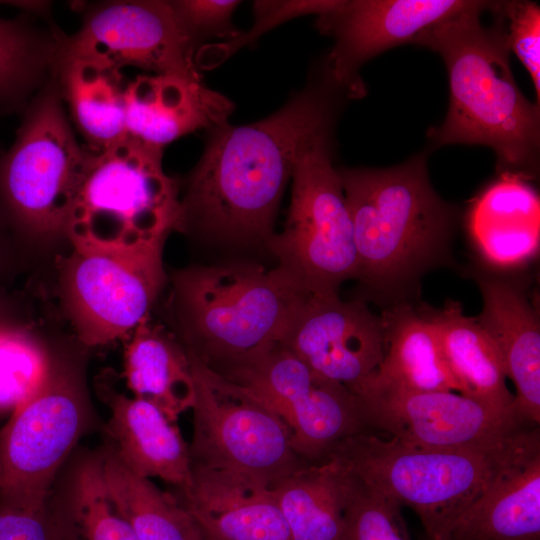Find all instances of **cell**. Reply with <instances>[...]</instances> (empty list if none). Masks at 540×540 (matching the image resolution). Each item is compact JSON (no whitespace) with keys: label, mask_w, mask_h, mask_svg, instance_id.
I'll list each match as a JSON object with an SVG mask.
<instances>
[{"label":"cell","mask_w":540,"mask_h":540,"mask_svg":"<svg viewBox=\"0 0 540 540\" xmlns=\"http://www.w3.org/2000/svg\"><path fill=\"white\" fill-rule=\"evenodd\" d=\"M102 398L110 410L106 425L108 448L131 472L159 478L186 493L192 487L188 445L177 422L154 404L104 386Z\"/></svg>","instance_id":"obj_19"},{"label":"cell","mask_w":540,"mask_h":540,"mask_svg":"<svg viewBox=\"0 0 540 540\" xmlns=\"http://www.w3.org/2000/svg\"><path fill=\"white\" fill-rule=\"evenodd\" d=\"M537 427L497 444L454 449L420 447L364 431L337 443L326 459L411 508L429 540H448L460 515Z\"/></svg>","instance_id":"obj_3"},{"label":"cell","mask_w":540,"mask_h":540,"mask_svg":"<svg viewBox=\"0 0 540 540\" xmlns=\"http://www.w3.org/2000/svg\"><path fill=\"white\" fill-rule=\"evenodd\" d=\"M340 469L344 511L339 540H412L398 502Z\"/></svg>","instance_id":"obj_31"},{"label":"cell","mask_w":540,"mask_h":540,"mask_svg":"<svg viewBox=\"0 0 540 540\" xmlns=\"http://www.w3.org/2000/svg\"><path fill=\"white\" fill-rule=\"evenodd\" d=\"M483 309L477 321L494 342L515 386L514 409L526 423L540 422V327L536 310L512 283L479 276Z\"/></svg>","instance_id":"obj_21"},{"label":"cell","mask_w":540,"mask_h":540,"mask_svg":"<svg viewBox=\"0 0 540 540\" xmlns=\"http://www.w3.org/2000/svg\"><path fill=\"white\" fill-rule=\"evenodd\" d=\"M194 377L191 467L226 470L272 487L307 464L286 425L186 349Z\"/></svg>","instance_id":"obj_10"},{"label":"cell","mask_w":540,"mask_h":540,"mask_svg":"<svg viewBox=\"0 0 540 540\" xmlns=\"http://www.w3.org/2000/svg\"><path fill=\"white\" fill-rule=\"evenodd\" d=\"M0 540H67L51 499L39 510L13 509L0 505Z\"/></svg>","instance_id":"obj_36"},{"label":"cell","mask_w":540,"mask_h":540,"mask_svg":"<svg viewBox=\"0 0 540 540\" xmlns=\"http://www.w3.org/2000/svg\"><path fill=\"white\" fill-rule=\"evenodd\" d=\"M4 326H7V324L0 321V329Z\"/></svg>","instance_id":"obj_37"},{"label":"cell","mask_w":540,"mask_h":540,"mask_svg":"<svg viewBox=\"0 0 540 540\" xmlns=\"http://www.w3.org/2000/svg\"><path fill=\"white\" fill-rule=\"evenodd\" d=\"M509 21L508 33H504L509 51H513L529 72L540 100V8L529 1L498 3Z\"/></svg>","instance_id":"obj_34"},{"label":"cell","mask_w":540,"mask_h":540,"mask_svg":"<svg viewBox=\"0 0 540 540\" xmlns=\"http://www.w3.org/2000/svg\"><path fill=\"white\" fill-rule=\"evenodd\" d=\"M339 174L353 224L357 278L391 288L439 256L452 214L429 182L424 156L392 168Z\"/></svg>","instance_id":"obj_4"},{"label":"cell","mask_w":540,"mask_h":540,"mask_svg":"<svg viewBox=\"0 0 540 540\" xmlns=\"http://www.w3.org/2000/svg\"><path fill=\"white\" fill-rule=\"evenodd\" d=\"M421 315L436 333L459 393L517 415L501 356L476 317L466 316L461 304L451 300L442 309H426Z\"/></svg>","instance_id":"obj_23"},{"label":"cell","mask_w":540,"mask_h":540,"mask_svg":"<svg viewBox=\"0 0 540 540\" xmlns=\"http://www.w3.org/2000/svg\"><path fill=\"white\" fill-rule=\"evenodd\" d=\"M343 3L341 0L256 1L253 5L255 24L252 29L221 45L203 47L195 62L204 68L217 66L241 46L277 25L307 14L327 15L339 9Z\"/></svg>","instance_id":"obj_33"},{"label":"cell","mask_w":540,"mask_h":540,"mask_svg":"<svg viewBox=\"0 0 540 540\" xmlns=\"http://www.w3.org/2000/svg\"><path fill=\"white\" fill-rule=\"evenodd\" d=\"M329 118L326 99L308 88L258 122L211 130L180 200L179 230L215 244L266 247L296 159Z\"/></svg>","instance_id":"obj_1"},{"label":"cell","mask_w":540,"mask_h":540,"mask_svg":"<svg viewBox=\"0 0 540 540\" xmlns=\"http://www.w3.org/2000/svg\"><path fill=\"white\" fill-rule=\"evenodd\" d=\"M522 173L504 172L474 202L471 238L490 264L510 268L534 257L540 242V203Z\"/></svg>","instance_id":"obj_22"},{"label":"cell","mask_w":540,"mask_h":540,"mask_svg":"<svg viewBox=\"0 0 540 540\" xmlns=\"http://www.w3.org/2000/svg\"><path fill=\"white\" fill-rule=\"evenodd\" d=\"M192 487L174 494L205 540H292L273 489L226 470L192 467Z\"/></svg>","instance_id":"obj_18"},{"label":"cell","mask_w":540,"mask_h":540,"mask_svg":"<svg viewBox=\"0 0 540 540\" xmlns=\"http://www.w3.org/2000/svg\"><path fill=\"white\" fill-rule=\"evenodd\" d=\"M448 540H540L538 427L460 515Z\"/></svg>","instance_id":"obj_20"},{"label":"cell","mask_w":540,"mask_h":540,"mask_svg":"<svg viewBox=\"0 0 540 540\" xmlns=\"http://www.w3.org/2000/svg\"><path fill=\"white\" fill-rule=\"evenodd\" d=\"M51 502L67 540H138L109 497L100 455L79 464L62 495Z\"/></svg>","instance_id":"obj_30"},{"label":"cell","mask_w":540,"mask_h":540,"mask_svg":"<svg viewBox=\"0 0 540 540\" xmlns=\"http://www.w3.org/2000/svg\"><path fill=\"white\" fill-rule=\"evenodd\" d=\"M492 6L483 1L426 28L411 43L439 53L448 71L449 110L443 124L429 130L430 139L438 146H488L499 169L519 173L536 160L540 110L514 81L504 34L481 24V12Z\"/></svg>","instance_id":"obj_2"},{"label":"cell","mask_w":540,"mask_h":540,"mask_svg":"<svg viewBox=\"0 0 540 540\" xmlns=\"http://www.w3.org/2000/svg\"><path fill=\"white\" fill-rule=\"evenodd\" d=\"M233 109L227 97L200 77L148 74L126 84L127 137L157 149L195 130L228 124Z\"/></svg>","instance_id":"obj_17"},{"label":"cell","mask_w":540,"mask_h":540,"mask_svg":"<svg viewBox=\"0 0 540 540\" xmlns=\"http://www.w3.org/2000/svg\"><path fill=\"white\" fill-rule=\"evenodd\" d=\"M80 379L52 362L41 386L19 404L0 431V505L39 510L57 472L90 423Z\"/></svg>","instance_id":"obj_11"},{"label":"cell","mask_w":540,"mask_h":540,"mask_svg":"<svg viewBox=\"0 0 540 540\" xmlns=\"http://www.w3.org/2000/svg\"><path fill=\"white\" fill-rule=\"evenodd\" d=\"M240 1L235 0H180L171 1L173 10L193 44L198 37L209 35H239L231 22Z\"/></svg>","instance_id":"obj_35"},{"label":"cell","mask_w":540,"mask_h":540,"mask_svg":"<svg viewBox=\"0 0 540 540\" xmlns=\"http://www.w3.org/2000/svg\"><path fill=\"white\" fill-rule=\"evenodd\" d=\"M124 376L134 397L146 400L172 421L194 404V377L186 348L149 317L130 334Z\"/></svg>","instance_id":"obj_24"},{"label":"cell","mask_w":540,"mask_h":540,"mask_svg":"<svg viewBox=\"0 0 540 540\" xmlns=\"http://www.w3.org/2000/svg\"><path fill=\"white\" fill-rule=\"evenodd\" d=\"M193 46L171 1H114L87 13L76 34L65 37L61 55L199 77Z\"/></svg>","instance_id":"obj_14"},{"label":"cell","mask_w":540,"mask_h":540,"mask_svg":"<svg viewBox=\"0 0 540 540\" xmlns=\"http://www.w3.org/2000/svg\"><path fill=\"white\" fill-rule=\"evenodd\" d=\"M471 0H352L319 16L318 27L334 37L329 70L351 96L364 93L358 70L372 57L411 43L426 28L479 6Z\"/></svg>","instance_id":"obj_16"},{"label":"cell","mask_w":540,"mask_h":540,"mask_svg":"<svg viewBox=\"0 0 540 540\" xmlns=\"http://www.w3.org/2000/svg\"><path fill=\"white\" fill-rule=\"evenodd\" d=\"M212 370L277 415L307 463L324 461L337 443L368 431L358 397L314 372L279 342Z\"/></svg>","instance_id":"obj_9"},{"label":"cell","mask_w":540,"mask_h":540,"mask_svg":"<svg viewBox=\"0 0 540 540\" xmlns=\"http://www.w3.org/2000/svg\"><path fill=\"white\" fill-rule=\"evenodd\" d=\"M95 152L76 140L58 86L28 103L12 146L0 156V211L34 237L64 234Z\"/></svg>","instance_id":"obj_7"},{"label":"cell","mask_w":540,"mask_h":540,"mask_svg":"<svg viewBox=\"0 0 540 540\" xmlns=\"http://www.w3.org/2000/svg\"><path fill=\"white\" fill-rule=\"evenodd\" d=\"M328 132L317 133L297 157L285 226L266 245L278 260L276 268L310 294L337 293L342 282L358 275L353 224Z\"/></svg>","instance_id":"obj_8"},{"label":"cell","mask_w":540,"mask_h":540,"mask_svg":"<svg viewBox=\"0 0 540 540\" xmlns=\"http://www.w3.org/2000/svg\"><path fill=\"white\" fill-rule=\"evenodd\" d=\"M382 318L385 354L371 379L412 392L459 393L436 333L421 314L408 305H399Z\"/></svg>","instance_id":"obj_26"},{"label":"cell","mask_w":540,"mask_h":540,"mask_svg":"<svg viewBox=\"0 0 540 540\" xmlns=\"http://www.w3.org/2000/svg\"><path fill=\"white\" fill-rule=\"evenodd\" d=\"M279 343L314 372L355 394L382 362L385 326L362 301L306 293Z\"/></svg>","instance_id":"obj_15"},{"label":"cell","mask_w":540,"mask_h":540,"mask_svg":"<svg viewBox=\"0 0 540 540\" xmlns=\"http://www.w3.org/2000/svg\"><path fill=\"white\" fill-rule=\"evenodd\" d=\"M292 540H339L344 487L332 460L310 463L272 487Z\"/></svg>","instance_id":"obj_28"},{"label":"cell","mask_w":540,"mask_h":540,"mask_svg":"<svg viewBox=\"0 0 540 540\" xmlns=\"http://www.w3.org/2000/svg\"><path fill=\"white\" fill-rule=\"evenodd\" d=\"M172 283L182 344L212 369L280 342L306 294L276 267L248 261L190 266Z\"/></svg>","instance_id":"obj_5"},{"label":"cell","mask_w":540,"mask_h":540,"mask_svg":"<svg viewBox=\"0 0 540 540\" xmlns=\"http://www.w3.org/2000/svg\"><path fill=\"white\" fill-rule=\"evenodd\" d=\"M166 238L129 248L73 245L63 289L70 318L87 346L110 343L149 317L166 281Z\"/></svg>","instance_id":"obj_12"},{"label":"cell","mask_w":540,"mask_h":540,"mask_svg":"<svg viewBox=\"0 0 540 540\" xmlns=\"http://www.w3.org/2000/svg\"><path fill=\"white\" fill-rule=\"evenodd\" d=\"M52 360L32 336L11 325L0 329V410H13L44 382Z\"/></svg>","instance_id":"obj_32"},{"label":"cell","mask_w":540,"mask_h":540,"mask_svg":"<svg viewBox=\"0 0 540 540\" xmlns=\"http://www.w3.org/2000/svg\"><path fill=\"white\" fill-rule=\"evenodd\" d=\"M100 460L109 497L138 540H205L195 518L174 494L131 472L108 447Z\"/></svg>","instance_id":"obj_27"},{"label":"cell","mask_w":540,"mask_h":540,"mask_svg":"<svg viewBox=\"0 0 540 540\" xmlns=\"http://www.w3.org/2000/svg\"><path fill=\"white\" fill-rule=\"evenodd\" d=\"M176 183L162 149L124 138L95 153L77 190L65 235L73 245L129 248L179 230Z\"/></svg>","instance_id":"obj_6"},{"label":"cell","mask_w":540,"mask_h":540,"mask_svg":"<svg viewBox=\"0 0 540 540\" xmlns=\"http://www.w3.org/2000/svg\"><path fill=\"white\" fill-rule=\"evenodd\" d=\"M54 76L89 150L100 153L127 137L121 69L60 55Z\"/></svg>","instance_id":"obj_25"},{"label":"cell","mask_w":540,"mask_h":540,"mask_svg":"<svg viewBox=\"0 0 540 540\" xmlns=\"http://www.w3.org/2000/svg\"><path fill=\"white\" fill-rule=\"evenodd\" d=\"M367 430L403 443L438 449L500 443L532 426L453 391L412 392L367 380L356 392Z\"/></svg>","instance_id":"obj_13"},{"label":"cell","mask_w":540,"mask_h":540,"mask_svg":"<svg viewBox=\"0 0 540 540\" xmlns=\"http://www.w3.org/2000/svg\"><path fill=\"white\" fill-rule=\"evenodd\" d=\"M64 40L43 34L24 16H0V111L27 107L45 77L55 75Z\"/></svg>","instance_id":"obj_29"}]
</instances>
